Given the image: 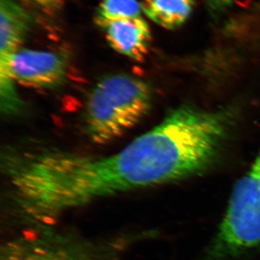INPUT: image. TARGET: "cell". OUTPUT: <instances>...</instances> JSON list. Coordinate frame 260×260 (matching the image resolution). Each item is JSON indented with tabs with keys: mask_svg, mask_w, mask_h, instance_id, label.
<instances>
[{
	"mask_svg": "<svg viewBox=\"0 0 260 260\" xmlns=\"http://www.w3.org/2000/svg\"><path fill=\"white\" fill-rule=\"evenodd\" d=\"M142 12V4L138 0H101L94 20L96 25L104 29L116 20L140 17Z\"/></svg>",
	"mask_w": 260,
	"mask_h": 260,
	"instance_id": "9",
	"label": "cell"
},
{
	"mask_svg": "<svg viewBox=\"0 0 260 260\" xmlns=\"http://www.w3.org/2000/svg\"><path fill=\"white\" fill-rule=\"evenodd\" d=\"M194 0H143V12L150 20L168 29L186 22L194 9Z\"/></svg>",
	"mask_w": 260,
	"mask_h": 260,
	"instance_id": "8",
	"label": "cell"
},
{
	"mask_svg": "<svg viewBox=\"0 0 260 260\" xmlns=\"http://www.w3.org/2000/svg\"><path fill=\"white\" fill-rule=\"evenodd\" d=\"M25 7L30 8L48 17L61 13L68 0H20Z\"/></svg>",
	"mask_w": 260,
	"mask_h": 260,
	"instance_id": "10",
	"label": "cell"
},
{
	"mask_svg": "<svg viewBox=\"0 0 260 260\" xmlns=\"http://www.w3.org/2000/svg\"><path fill=\"white\" fill-rule=\"evenodd\" d=\"M147 82L127 74H115L98 82L88 94L84 124L93 143H110L134 127L152 106Z\"/></svg>",
	"mask_w": 260,
	"mask_h": 260,
	"instance_id": "2",
	"label": "cell"
},
{
	"mask_svg": "<svg viewBox=\"0 0 260 260\" xmlns=\"http://www.w3.org/2000/svg\"><path fill=\"white\" fill-rule=\"evenodd\" d=\"M230 123L229 111L182 106L108 156L8 153L3 162L9 194L27 218L48 221L99 200L186 179L216 161Z\"/></svg>",
	"mask_w": 260,
	"mask_h": 260,
	"instance_id": "1",
	"label": "cell"
},
{
	"mask_svg": "<svg viewBox=\"0 0 260 260\" xmlns=\"http://www.w3.org/2000/svg\"><path fill=\"white\" fill-rule=\"evenodd\" d=\"M68 60L54 52L20 49L10 61V71L15 82L32 88L57 87L65 80Z\"/></svg>",
	"mask_w": 260,
	"mask_h": 260,
	"instance_id": "6",
	"label": "cell"
},
{
	"mask_svg": "<svg viewBox=\"0 0 260 260\" xmlns=\"http://www.w3.org/2000/svg\"><path fill=\"white\" fill-rule=\"evenodd\" d=\"M109 45L134 61H143L149 52L151 30L143 18L116 20L104 28Z\"/></svg>",
	"mask_w": 260,
	"mask_h": 260,
	"instance_id": "7",
	"label": "cell"
},
{
	"mask_svg": "<svg viewBox=\"0 0 260 260\" xmlns=\"http://www.w3.org/2000/svg\"><path fill=\"white\" fill-rule=\"evenodd\" d=\"M1 260H108L86 244L54 234L23 236L2 249Z\"/></svg>",
	"mask_w": 260,
	"mask_h": 260,
	"instance_id": "5",
	"label": "cell"
},
{
	"mask_svg": "<svg viewBox=\"0 0 260 260\" xmlns=\"http://www.w3.org/2000/svg\"><path fill=\"white\" fill-rule=\"evenodd\" d=\"M31 26V16L20 0H0V109L7 116L23 108L10 71V61Z\"/></svg>",
	"mask_w": 260,
	"mask_h": 260,
	"instance_id": "4",
	"label": "cell"
},
{
	"mask_svg": "<svg viewBox=\"0 0 260 260\" xmlns=\"http://www.w3.org/2000/svg\"><path fill=\"white\" fill-rule=\"evenodd\" d=\"M260 245V149L236 184L206 260H222Z\"/></svg>",
	"mask_w": 260,
	"mask_h": 260,
	"instance_id": "3",
	"label": "cell"
}]
</instances>
